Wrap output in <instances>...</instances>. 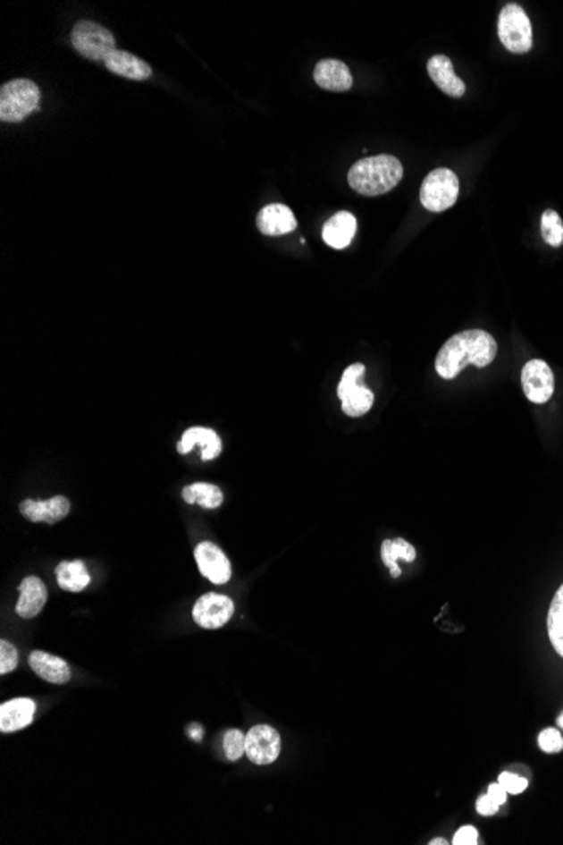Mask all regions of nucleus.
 Returning a JSON list of instances; mask_svg holds the SVG:
<instances>
[{
  "mask_svg": "<svg viewBox=\"0 0 563 845\" xmlns=\"http://www.w3.org/2000/svg\"><path fill=\"white\" fill-rule=\"evenodd\" d=\"M281 734L270 726H255L247 734V756L255 765H270L281 756Z\"/></svg>",
  "mask_w": 563,
  "mask_h": 845,
  "instance_id": "9d476101",
  "label": "nucleus"
},
{
  "mask_svg": "<svg viewBox=\"0 0 563 845\" xmlns=\"http://www.w3.org/2000/svg\"><path fill=\"white\" fill-rule=\"evenodd\" d=\"M538 744L545 753H560L563 749L562 734L557 729H545L538 736Z\"/></svg>",
  "mask_w": 563,
  "mask_h": 845,
  "instance_id": "c85d7f7f",
  "label": "nucleus"
},
{
  "mask_svg": "<svg viewBox=\"0 0 563 845\" xmlns=\"http://www.w3.org/2000/svg\"><path fill=\"white\" fill-rule=\"evenodd\" d=\"M430 844H432V845H441V844L445 845V844H447V842H445L444 839H433V841H432V842H430Z\"/></svg>",
  "mask_w": 563,
  "mask_h": 845,
  "instance_id": "72a5a7b5",
  "label": "nucleus"
},
{
  "mask_svg": "<svg viewBox=\"0 0 563 845\" xmlns=\"http://www.w3.org/2000/svg\"><path fill=\"white\" fill-rule=\"evenodd\" d=\"M416 552L414 545H410L407 540L397 538V540H385L382 545V559L386 567L391 570L393 578L400 576V567L399 561L405 562H414L416 561Z\"/></svg>",
  "mask_w": 563,
  "mask_h": 845,
  "instance_id": "5701e85b",
  "label": "nucleus"
},
{
  "mask_svg": "<svg viewBox=\"0 0 563 845\" xmlns=\"http://www.w3.org/2000/svg\"><path fill=\"white\" fill-rule=\"evenodd\" d=\"M194 559L199 572L213 584H226L231 579V563L218 545L213 542H201L194 550Z\"/></svg>",
  "mask_w": 563,
  "mask_h": 845,
  "instance_id": "9b49d317",
  "label": "nucleus"
},
{
  "mask_svg": "<svg viewBox=\"0 0 563 845\" xmlns=\"http://www.w3.org/2000/svg\"><path fill=\"white\" fill-rule=\"evenodd\" d=\"M427 72H429L432 81L439 87V89H442L445 95L460 98L466 93L464 81L460 80L458 74L454 73L452 61L449 60L444 55H437V56L430 58L429 63H427Z\"/></svg>",
  "mask_w": 563,
  "mask_h": 845,
  "instance_id": "dca6fc26",
  "label": "nucleus"
},
{
  "mask_svg": "<svg viewBox=\"0 0 563 845\" xmlns=\"http://www.w3.org/2000/svg\"><path fill=\"white\" fill-rule=\"evenodd\" d=\"M547 630L551 646L563 658V584L553 596L547 616Z\"/></svg>",
  "mask_w": 563,
  "mask_h": 845,
  "instance_id": "393cba45",
  "label": "nucleus"
},
{
  "mask_svg": "<svg viewBox=\"0 0 563 845\" xmlns=\"http://www.w3.org/2000/svg\"><path fill=\"white\" fill-rule=\"evenodd\" d=\"M71 43L81 56L91 61H105L117 49L113 34L93 21L74 24Z\"/></svg>",
  "mask_w": 563,
  "mask_h": 845,
  "instance_id": "0eeeda50",
  "label": "nucleus"
},
{
  "mask_svg": "<svg viewBox=\"0 0 563 845\" xmlns=\"http://www.w3.org/2000/svg\"><path fill=\"white\" fill-rule=\"evenodd\" d=\"M105 66H106V70H110L112 73L119 74V76H123V78H129V80H137V81L147 80V78H150V74H152V68L148 66L146 61L137 58L132 53L120 51V49H115V51L105 60Z\"/></svg>",
  "mask_w": 563,
  "mask_h": 845,
  "instance_id": "412c9836",
  "label": "nucleus"
},
{
  "mask_svg": "<svg viewBox=\"0 0 563 845\" xmlns=\"http://www.w3.org/2000/svg\"><path fill=\"white\" fill-rule=\"evenodd\" d=\"M496 353L498 344L490 333L483 329L462 331L441 348L435 359V370L445 380H452L469 365L477 368L488 367L494 361Z\"/></svg>",
  "mask_w": 563,
  "mask_h": 845,
  "instance_id": "f257e3e1",
  "label": "nucleus"
},
{
  "mask_svg": "<svg viewBox=\"0 0 563 845\" xmlns=\"http://www.w3.org/2000/svg\"><path fill=\"white\" fill-rule=\"evenodd\" d=\"M258 230L268 237H281L294 232L297 228V220L292 209L285 205H268L256 216Z\"/></svg>",
  "mask_w": 563,
  "mask_h": 845,
  "instance_id": "4468645a",
  "label": "nucleus"
},
{
  "mask_svg": "<svg viewBox=\"0 0 563 845\" xmlns=\"http://www.w3.org/2000/svg\"><path fill=\"white\" fill-rule=\"evenodd\" d=\"M223 746L228 761H238L243 755H247V734L238 729H231L224 734Z\"/></svg>",
  "mask_w": 563,
  "mask_h": 845,
  "instance_id": "bb28decb",
  "label": "nucleus"
},
{
  "mask_svg": "<svg viewBox=\"0 0 563 845\" xmlns=\"http://www.w3.org/2000/svg\"><path fill=\"white\" fill-rule=\"evenodd\" d=\"M542 235L550 247L563 245V222L557 211L547 209L542 216Z\"/></svg>",
  "mask_w": 563,
  "mask_h": 845,
  "instance_id": "a878e982",
  "label": "nucleus"
},
{
  "mask_svg": "<svg viewBox=\"0 0 563 845\" xmlns=\"http://www.w3.org/2000/svg\"><path fill=\"white\" fill-rule=\"evenodd\" d=\"M403 178V165L393 156L382 154L361 159L349 169L348 182L356 193L380 196L391 191Z\"/></svg>",
  "mask_w": 563,
  "mask_h": 845,
  "instance_id": "f03ea898",
  "label": "nucleus"
},
{
  "mask_svg": "<svg viewBox=\"0 0 563 845\" xmlns=\"http://www.w3.org/2000/svg\"><path fill=\"white\" fill-rule=\"evenodd\" d=\"M477 831L475 827H462L456 837H454V844L456 845H475L477 844Z\"/></svg>",
  "mask_w": 563,
  "mask_h": 845,
  "instance_id": "7c9ffc66",
  "label": "nucleus"
},
{
  "mask_svg": "<svg viewBox=\"0 0 563 845\" xmlns=\"http://www.w3.org/2000/svg\"><path fill=\"white\" fill-rule=\"evenodd\" d=\"M29 667L46 682L63 685L71 679L68 663L51 653L32 652L29 655Z\"/></svg>",
  "mask_w": 563,
  "mask_h": 845,
  "instance_id": "6ab92c4d",
  "label": "nucleus"
},
{
  "mask_svg": "<svg viewBox=\"0 0 563 845\" xmlns=\"http://www.w3.org/2000/svg\"><path fill=\"white\" fill-rule=\"evenodd\" d=\"M21 513L34 523H58L61 520L66 519L71 504L70 500L64 496H55L46 502H34V500H26L21 503Z\"/></svg>",
  "mask_w": 563,
  "mask_h": 845,
  "instance_id": "f8f14e48",
  "label": "nucleus"
},
{
  "mask_svg": "<svg viewBox=\"0 0 563 845\" xmlns=\"http://www.w3.org/2000/svg\"><path fill=\"white\" fill-rule=\"evenodd\" d=\"M356 218L349 211H340L336 213L323 228V240L326 241L329 247L342 250L346 249L356 233Z\"/></svg>",
  "mask_w": 563,
  "mask_h": 845,
  "instance_id": "aec40b11",
  "label": "nucleus"
},
{
  "mask_svg": "<svg viewBox=\"0 0 563 845\" xmlns=\"http://www.w3.org/2000/svg\"><path fill=\"white\" fill-rule=\"evenodd\" d=\"M559 726L562 727L563 729V714L560 715V717H559Z\"/></svg>",
  "mask_w": 563,
  "mask_h": 845,
  "instance_id": "f704fd0d",
  "label": "nucleus"
},
{
  "mask_svg": "<svg viewBox=\"0 0 563 845\" xmlns=\"http://www.w3.org/2000/svg\"><path fill=\"white\" fill-rule=\"evenodd\" d=\"M314 80L321 89L329 91H348L353 87V76L340 60H323L315 64Z\"/></svg>",
  "mask_w": 563,
  "mask_h": 845,
  "instance_id": "f3484780",
  "label": "nucleus"
},
{
  "mask_svg": "<svg viewBox=\"0 0 563 845\" xmlns=\"http://www.w3.org/2000/svg\"><path fill=\"white\" fill-rule=\"evenodd\" d=\"M458 196L459 179L450 169L445 167L432 171L429 176L424 179V184L420 188V201L424 208L433 213H442L456 205Z\"/></svg>",
  "mask_w": 563,
  "mask_h": 845,
  "instance_id": "39448f33",
  "label": "nucleus"
},
{
  "mask_svg": "<svg viewBox=\"0 0 563 845\" xmlns=\"http://www.w3.org/2000/svg\"><path fill=\"white\" fill-rule=\"evenodd\" d=\"M475 808H477V812H479L481 815L490 816L494 815V814H498V810H500V805H498L496 801L492 800L490 795H486V797H481V799L477 800Z\"/></svg>",
  "mask_w": 563,
  "mask_h": 845,
  "instance_id": "2f4dec72",
  "label": "nucleus"
},
{
  "mask_svg": "<svg viewBox=\"0 0 563 845\" xmlns=\"http://www.w3.org/2000/svg\"><path fill=\"white\" fill-rule=\"evenodd\" d=\"M235 613V604L228 596L223 594H205L196 601L193 609L194 621L206 630H218L231 620Z\"/></svg>",
  "mask_w": 563,
  "mask_h": 845,
  "instance_id": "1a4fd4ad",
  "label": "nucleus"
},
{
  "mask_svg": "<svg viewBox=\"0 0 563 845\" xmlns=\"http://www.w3.org/2000/svg\"><path fill=\"white\" fill-rule=\"evenodd\" d=\"M36 714V704L30 698H14L0 707V731L15 732L29 726Z\"/></svg>",
  "mask_w": 563,
  "mask_h": 845,
  "instance_id": "a211bd4d",
  "label": "nucleus"
},
{
  "mask_svg": "<svg viewBox=\"0 0 563 845\" xmlns=\"http://www.w3.org/2000/svg\"><path fill=\"white\" fill-rule=\"evenodd\" d=\"M498 34L504 47L517 55L528 53L534 45L532 22L518 4L504 5L498 21Z\"/></svg>",
  "mask_w": 563,
  "mask_h": 845,
  "instance_id": "20e7f679",
  "label": "nucleus"
},
{
  "mask_svg": "<svg viewBox=\"0 0 563 845\" xmlns=\"http://www.w3.org/2000/svg\"><path fill=\"white\" fill-rule=\"evenodd\" d=\"M184 502L189 504H199L203 508L214 510L223 503V493L218 486L209 483H193L182 490Z\"/></svg>",
  "mask_w": 563,
  "mask_h": 845,
  "instance_id": "b1692460",
  "label": "nucleus"
},
{
  "mask_svg": "<svg viewBox=\"0 0 563 845\" xmlns=\"http://www.w3.org/2000/svg\"><path fill=\"white\" fill-rule=\"evenodd\" d=\"M55 572H56V579H58L61 589H64L68 593H81L88 587V584L91 582L88 569L81 561L61 562Z\"/></svg>",
  "mask_w": 563,
  "mask_h": 845,
  "instance_id": "4be33fe9",
  "label": "nucleus"
},
{
  "mask_svg": "<svg viewBox=\"0 0 563 845\" xmlns=\"http://www.w3.org/2000/svg\"><path fill=\"white\" fill-rule=\"evenodd\" d=\"M488 795L501 807V805H504V801H506L508 791H506L500 783H492V785H490V790H488Z\"/></svg>",
  "mask_w": 563,
  "mask_h": 845,
  "instance_id": "473e14b6",
  "label": "nucleus"
},
{
  "mask_svg": "<svg viewBox=\"0 0 563 845\" xmlns=\"http://www.w3.org/2000/svg\"><path fill=\"white\" fill-rule=\"evenodd\" d=\"M521 384L526 399L534 403H547L555 392L553 371L543 359H532L523 367Z\"/></svg>",
  "mask_w": 563,
  "mask_h": 845,
  "instance_id": "6e6552de",
  "label": "nucleus"
},
{
  "mask_svg": "<svg viewBox=\"0 0 563 845\" xmlns=\"http://www.w3.org/2000/svg\"><path fill=\"white\" fill-rule=\"evenodd\" d=\"M17 662H19V653L15 650L14 645L7 639H2L0 641V673L5 675L15 670Z\"/></svg>",
  "mask_w": 563,
  "mask_h": 845,
  "instance_id": "cd10ccee",
  "label": "nucleus"
},
{
  "mask_svg": "<svg viewBox=\"0 0 563 845\" xmlns=\"http://www.w3.org/2000/svg\"><path fill=\"white\" fill-rule=\"evenodd\" d=\"M19 593L21 596L15 606V613L26 620L36 618L43 611L47 601L45 582L36 576H29L21 582Z\"/></svg>",
  "mask_w": 563,
  "mask_h": 845,
  "instance_id": "2eb2a0df",
  "label": "nucleus"
},
{
  "mask_svg": "<svg viewBox=\"0 0 563 845\" xmlns=\"http://www.w3.org/2000/svg\"><path fill=\"white\" fill-rule=\"evenodd\" d=\"M41 93L30 80H13L2 85L0 89V120L2 122H22L39 108Z\"/></svg>",
  "mask_w": 563,
  "mask_h": 845,
  "instance_id": "7ed1b4c3",
  "label": "nucleus"
},
{
  "mask_svg": "<svg viewBox=\"0 0 563 845\" xmlns=\"http://www.w3.org/2000/svg\"><path fill=\"white\" fill-rule=\"evenodd\" d=\"M194 445L201 447V460H216L222 454L223 444L220 435L208 427H189L182 434L178 444L179 454H188Z\"/></svg>",
  "mask_w": 563,
  "mask_h": 845,
  "instance_id": "ddd939ff",
  "label": "nucleus"
},
{
  "mask_svg": "<svg viewBox=\"0 0 563 845\" xmlns=\"http://www.w3.org/2000/svg\"><path fill=\"white\" fill-rule=\"evenodd\" d=\"M500 785L503 786L504 790L509 793V795H519L526 790L528 786V782L525 778H521L517 773H503L500 774Z\"/></svg>",
  "mask_w": 563,
  "mask_h": 845,
  "instance_id": "c756f323",
  "label": "nucleus"
},
{
  "mask_svg": "<svg viewBox=\"0 0 563 845\" xmlns=\"http://www.w3.org/2000/svg\"><path fill=\"white\" fill-rule=\"evenodd\" d=\"M365 365L355 363L342 373L341 382L338 386V397L342 401V412L348 417H361L370 412L374 395L370 388L363 385Z\"/></svg>",
  "mask_w": 563,
  "mask_h": 845,
  "instance_id": "423d86ee",
  "label": "nucleus"
}]
</instances>
